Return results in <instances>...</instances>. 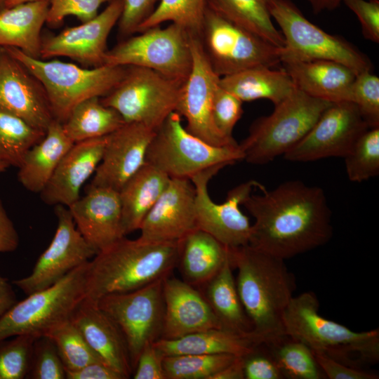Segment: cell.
Listing matches in <instances>:
<instances>
[{
	"label": "cell",
	"instance_id": "ffe728a7",
	"mask_svg": "<svg viewBox=\"0 0 379 379\" xmlns=\"http://www.w3.org/2000/svg\"><path fill=\"white\" fill-rule=\"evenodd\" d=\"M196 229L194 185L189 179L171 178L145 217L138 238L148 242L179 241Z\"/></svg>",
	"mask_w": 379,
	"mask_h": 379
},
{
	"label": "cell",
	"instance_id": "7c38bea8",
	"mask_svg": "<svg viewBox=\"0 0 379 379\" xmlns=\"http://www.w3.org/2000/svg\"><path fill=\"white\" fill-rule=\"evenodd\" d=\"M140 33L108 50L104 65L147 68L183 84L192 67L190 34L173 23Z\"/></svg>",
	"mask_w": 379,
	"mask_h": 379
},
{
	"label": "cell",
	"instance_id": "cb8c5ba5",
	"mask_svg": "<svg viewBox=\"0 0 379 379\" xmlns=\"http://www.w3.org/2000/svg\"><path fill=\"white\" fill-rule=\"evenodd\" d=\"M106 140L105 136L74 143L40 192L42 200L68 207L79 199L82 185L101 161Z\"/></svg>",
	"mask_w": 379,
	"mask_h": 379
},
{
	"label": "cell",
	"instance_id": "91938a15",
	"mask_svg": "<svg viewBox=\"0 0 379 379\" xmlns=\"http://www.w3.org/2000/svg\"><path fill=\"white\" fill-rule=\"evenodd\" d=\"M10 166L0 158V173L4 172Z\"/></svg>",
	"mask_w": 379,
	"mask_h": 379
},
{
	"label": "cell",
	"instance_id": "8992f818",
	"mask_svg": "<svg viewBox=\"0 0 379 379\" xmlns=\"http://www.w3.org/2000/svg\"><path fill=\"white\" fill-rule=\"evenodd\" d=\"M331 104L296 88L274 105L270 115L253 123L248 136L239 144L244 160L262 165L284 156L306 135Z\"/></svg>",
	"mask_w": 379,
	"mask_h": 379
},
{
	"label": "cell",
	"instance_id": "9c48e42d",
	"mask_svg": "<svg viewBox=\"0 0 379 379\" xmlns=\"http://www.w3.org/2000/svg\"><path fill=\"white\" fill-rule=\"evenodd\" d=\"M285 40L281 60H328L342 63L357 74L372 71L369 58L343 38L310 22L290 0H265Z\"/></svg>",
	"mask_w": 379,
	"mask_h": 379
},
{
	"label": "cell",
	"instance_id": "94428289",
	"mask_svg": "<svg viewBox=\"0 0 379 379\" xmlns=\"http://www.w3.org/2000/svg\"><path fill=\"white\" fill-rule=\"evenodd\" d=\"M4 0H0V9L2 8Z\"/></svg>",
	"mask_w": 379,
	"mask_h": 379
},
{
	"label": "cell",
	"instance_id": "f546056e",
	"mask_svg": "<svg viewBox=\"0 0 379 379\" xmlns=\"http://www.w3.org/2000/svg\"><path fill=\"white\" fill-rule=\"evenodd\" d=\"M258 66L220 78L222 88L242 102L267 99L276 105L297 88L288 72L281 69Z\"/></svg>",
	"mask_w": 379,
	"mask_h": 379
},
{
	"label": "cell",
	"instance_id": "ee69618b",
	"mask_svg": "<svg viewBox=\"0 0 379 379\" xmlns=\"http://www.w3.org/2000/svg\"><path fill=\"white\" fill-rule=\"evenodd\" d=\"M351 102L356 105L369 128L379 127V78L372 71L357 74Z\"/></svg>",
	"mask_w": 379,
	"mask_h": 379
},
{
	"label": "cell",
	"instance_id": "8d00e7d4",
	"mask_svg": "<svg viewBox=\"0 0 379 379\" xmlns=\"http://www.w3.org/2000/svg\"><path fill=\"white\" fill-rule=\"evenodd\" d=\"M150 15L138 27L136 32L171 22L190 35L201 36L208 0H159Z\"/></svg>",
	"mask_w": 379,
	"mask_h": 379
},
{
	"label": "cell",
	"instance_id": "e0dca14e",
	"mask_svg": "<svg viewBox=\"0 0 379 379\" xmlns=\"http://www.w3.org/2000/svg\"><path fill=\"white\" fill-rule=\"evenodd\" d=\"M369 127L352 102L331 103L306 135L284 155L293 162L344 158Z\"/></svg>",
	"mask_w": 379,
	"mask_h": 379
},
{
	"label": "cell",
	"instance_id": "3957f363",
	"mask_svg": "<svg viewBox=\"0 0 379 379\" xmlns=\"http://www.w3.org/2000/svg\"><path fill=\"white\" fill-rule=\"evenodd\" d=\"M180 241L148 242L124 237L89 260L84 298L96 302L105 295L164 279L178 265Z\"/></svg>",
	"mask_w": 379,
	"mask_h": 379
},
{
	"label": "cell",
	"instance_id": "d6986e66",
	"mask_svg": "<svg viewBox=\"0 0 379 379\" xmlns=\"http://www.w3.org/2000/svg\"><path fill=\"white\" fill-rule=\"evenodd\" d=\"M0 109L44 131L55 119L41 83L1 47Z\"/></svg>",
	"mask_w": 379,
	"mask_h": 379
},
{
	"label": "cell",
	"instance_id": "e575fe53",
	"mask_svg": "<svg viewBox=\"0 0 379 379\" xmlns=\"http://www.w3.org/2000/svg\"><path fill=\"white\" fill-rule=\"evenodd\" d=\"M208 5L275 46L285 48L284 38L275 28L265 0H208Z\"/></svg>",
	"mask_w": 379,
	"mask_h": 379
},
{
	"label": "cell",
	"instance_id": "bcb514c9",
	"mask_svg": "<svg viewBox=\"0 0 379 379\" xmlns=\"http://www.w3.org/2000/svg\"><path fill=\"white\" fill-rule=\"evenodd\" d=\"M111 0H50L46 23L55 26L69 15L81 22L98 14L100 7Z\"/></svg>",
	"mask_w": 379,
	"mask_h": 379
},
{
	"label": "cell",
	"instance_id": "836d02e7",
	"mask_svg": "<svg viewBox=\"0 0 379 379\" xmlns=\"http://www.w3.org/2000/svg\"><path fill=\"white\" fill-rule=\"evenodd\" d=\"M124 124L115 109L94 97L78 104L62 124L66 135L75 143L107 136Z\"/></svg>",
	"mask_w": 379,
	"mask_h": 379
},
{
	"label": "cell",
	"instance_id": "83f0119b",
	"mask_svg": "<svg viewBox=\"0 0 379 379\" xmlns=\"http://www.w3.org/2000/svg\"><path fill=\"white\" fill-rule=\"evenodd\" d=\"M73 144L62 123L53 119L44 137L28 150L18 168V178L22 185L30 192L40 193Z\"/></svg>",
	"mask_w": 379,
	"mask_h": 379
},
{
	"label": "cell",
	"instance_id": "4fadbf2b",
	"mask_svg": "<svg viewBox=\"0 0 379 379\" xmlns=\"http://www.w3.org/2000/svg\"><path fill=\"white\" fill-rule=\"evenodd\" d=\"M164 279L131 291L109 294L96 302L121 330L133 372L144 347L161 338L164 314Z\"/></svg>",
	"mask_w": 379,
	"mask_h": 379
},
{
	"label": "cell",
	"instance_id": "d6a6232c",
	"mask_svg": "<svg viewBox=\"0 0 379 379\" xmlns=\"http://www.w3.org/2000/svg\"><path fill=\"white\" fill-rule=\"evenodd\" d=\"M257 344L252 336L239 335L221 328H210L177 339L160 338L153 343L164 357L216 354L244 357Z\"/></svg>",
	"mask_w": 379,
	"mask_h": 379
},
{
	"label": "cell",
	"instance_id": "1f68e13d",
	"mask_svg": "<svg viewBox=\"0 0 379 379\" xmlns=\"http://www.w3.org/2000/svg\"><path fill=\"white\" fill-rule=\"evenodd\" d=\"M232 270L229 257L220 270L201 286V293L222 328L253 337L252 325L241 302Z\"/></svg>",
	"mask_w": 379,
	"mask_h": 379
},
{
	"label": "cell",
	"instance_id": "680465c9",
	"mask_svg": "<svg viewBox=\"0 0 379 379\" xmlns=\"http://www.w3.org/2000/svg\"><path fill=\"white\" fill-rule=\"evenodd\" d=\"M40 1H45V0H4L2 8L11 7V6H13L20 4H24V3Z\"/></svg>",
	"mask_w": 379,
	"mask_h": 379
},
{
	"label": "cell",
	"instance_id": "ac0fdd59",
	"mask_svg": "<svg viewBox=\"0 0 379 379\" xmlns=\"http://www.w3.org/2000/svg\"><path fill=\"white\" fill-rule=\"evenodd\" d=\"M122 11L123 0H111L107 6L91 20L42 39L40 58L67 57L84 66L103 65L108 51V36L119 22Z\"/></svg>",
	"mask_w": 379,
	"mask_h": 379
},
{
	"label": "cell",
	"instance_id": "44dd1931",
	"mask_svg": "<svg viewBox=\"0 0 379 379\" xmlns=\"http://www.w3.org/2000/svg\"><path fill=\"white\" fill-rule=\"evenodd\" d=\"M156 131L138 123H125L107 135L101 161L90 186L119 192L146 162L149 145Z\"/></svg>",
	"mask_w": 379,
	"mask_h": 379
},
{
	"label": "cell",
	"instance_id": "f6af8a7d",
	"mask_svg": "<svg viewBox=\"0 0 379 379\" xmlns=\"http://www.w3.org/2000/svg\"><path fill=\"white\" fill-rule=\"evenodd\" d=\"M243 102L225 90L220 84L215 88L213 105L212 117L219 132L228 139H234L232 131L243 114Z\"/></svg>",
	"mask_w": 379,
	"mask_h": 379
},
{
	"label": "cell",
	"instance_id": "5b68a950",
	"mask_svg": "<svg viewBox=\"0 0 379 379\" xmlns=\"http://www.w3.org/2000/svg\"><path fill=\"white\" fill-rule=\"evenodd\" d=\"M41 83L54 119L62 124L80 102L107 95L122 79L127 66L103 65L84 68L58 60L27 55L15 48H4Z\"/></svg>",
	"mask_w": 379,
	"mask_h": 379
},
{
	"label": "cell",
	"instance_id": "f1b7e54d",
	"mask_svg": "<svg viewBox=\"0 0 379 379\" xmlns=\"http://www.w3.org/2000/svg\"><path fill=\"white\" fill-rule=\"evenodd\" d=\"M171 178L147 162L122 186L119 192L125 236L140 229Z\"/></svg>",
	"mask_w": 379,
	"mask_h": 379
},
{
	"label": "cell",
	"instance_id": "f5cc1de1",
	"mask_svg": "<svg viewBox=\"0 0 379 379\" xmlns=\"http://www.w3.org/2000/svg\"><path fill=\"white\" fill-rule=\"evenodd\" d=\"M66 379H126V378L105 362L96 361L75 371H66Z\"/></svg>",
	"mask_w": 379,
	"mask_h": 379
},
{
	"label": "cell",
	"instance_id": "db71d44e",
	"mask_svg": "<svg viewBox=\"0 0 379 379\" xmlns=\"http://www.w3.org/2000/svg\"><path fill=\"white\" fill-rule=\"evenodd\" d=\"M18 245V234L0 199V253L14 251Z\"/></svg>",
	"mask_w": 379,
	"mask_h": 379
},
{
	"label": "cell",
	"instance_id": "52a82bcc",
	"mask_svg": "<svg viewBox=\"0 0 379 379\" xmlns=\"http://www.w3.org/2000/svg\"><path fill=\"white\" fill-rule=\"evenodd\" d=\"M244 160L237 145L215 146L188 132L181 116L172 112L156 131L146 154V162L171 178L190 180L213 168H224Z\"/></svg>",
	"mask_w": 379,
	"mask_h": 379
},
{
	"label": "cell",
	"instance_id": "681fc988",
	"mask_svg": "<svg viewBox=\"0 0 379 379\" xmlns=\"http://www.w3.org/2000/svg\"><path fill=\"white\" fill-rule=\"evenodd\" d=\"M159 0H123V11L119 20L121 34L136 32L139 25L153 12Z\"/></svg>",
	"mask_w": 379,
	"mask_h": 379
},
{
	"label": "cell",
	"instance_id": "2e32d148",
	"mask_svg": "<svg viewBox=\"0 0 379 379\" xmlns=\"http://www.w3.org/2000/svg\"><path fill=\"white\" fill-rule=\"evenodd\" d=\"M55 213L58 224L50 244L32 272L13 281L27 295L53 286L97 253L77 230L67 206L57 205Z\"/></svg>",
	"mask_w": 379,
	"mask_h": 379
},
{
	"label": "cell",
	"instance_id": "4316f807",
	"mask_svg": "<svg viewBox=\"0 0 379 379\" xmlns=\"http://www.w3.org/2000/svg\"><path fill=\"white\" fill-rule=\"evenodd\" d=\"M50 0L28 2L0 9V47L15 48L40 58L41 32Z\"/></svg>",
	"mask_w": 379,
	"mask_h": 379
},
{
	"label": "cell",
	"instance_id": "7bdbcfd3",
	"mask_svg": "<svg viewBox=\"0 0 379 379\" xmlns=\"http://www.w3.org/2000/svg\"><path fill=\"white\" fill-rule=\"evenodd\" d=\"M29 379H66V370L53 340L46 335L35 340Z\"/></svg>",
	"mask_w": 379,
	"mask_h": 379
},
{
	"label": "cell",
	"instance_id": "60d3db41",
	"mask_svg": "<svg viewBox=\"0 0 379 379\" xmlns=\"http://www.w3.org/2000/svg\"><path fill=\"white\" fill-rule=\"evenodd\" d=\"M348 179L361 182L379 173V127L369 128L344 157Z\"/></svg>",
	"mask_w": 379,
	"mask_h": 379
},
{
	"label": "cell",
	"instance_id": "7402d4cb",
	"mask_svg": "<svg viewBox=\"0 0 379 379\" xmlns=\"http://www.w3.org/2000/svg\"><path fill=\"white\" fill-rule=\"evenodd\" d=\"M67 208L77 230L97 253L125 237L117 191L89 185L86 195Z\"/></svg>",
	"mask_w": 379,
	"mask_h": 379
},
{
	"label": "cell",
	"instance_id": "6da1fadb",
	"mask_svg": "<svg viewBox=\"0 0 379 379\" xmlns=\"http://www.w3.org/2000/svg\"><path fill=\"white\" fill-rule=\"evenodd\" d=\"M262 193L251 194L242 205L254 218L248 244L283 260L326 244L333 236L331 211L324 191L288 180Z\"/></svg>",
	"mask_w": 379,
	"mask_h": 379
},
{
	"label": "cell",
	"instance_id": "603a6c76",
	"mask_svg": "<svg viewBox=\"0 0 379 379\" xmlns=\"http://www.w3.org/2000/svg\"><path fill=\"white\" fill-rule=\"evenodd\" d=\"M163 295L164 314L160 338L177 339L221 328L202 293L185 281L166 277L163 282Z\"/></svg>",
	"mask_w": 379,
	"mask_h": 379
},
{
	"label": "cell",
	"instance_id": "7dc6e473",
	"mask_svg": "<svg viewBox=\"0 0 379 379\" xmlns=\"http://www.w3.org/2000/svg\"><path fill=\"white\" fill-rule=\"evenodd\" d=\"M242 358L244 379H284L265 343L255 345L252 350Z\"/></svg>",
	"mask_w": 379,
	"mask_h": 379
},
{
	"label": "cell",
	"instance_id": "277c9868",
	"mask_svg": "<svg viewBox=\"0 0 379 379\" xmlns=\"http://www.w3.org/2000/svg\"><path fill=\"white\" fill-rule=\"evenodd\" d=\"M316 294L307 291L293 296L283 323L286 335L347 366L365 369L379 361L378 328L357 332L323 317Z\"/></svg>",
	"mask_w": 379,
	"mask_h": 379
},
{
	"label": "cell",
	"instance_id": "b9f144b4",
	"mask_svg": "<svg viewBox=\"0 0 379 379\" xmlns=\"http://www.w3.org/2000/svg\"><path fill=\"white\" fill-rule=\"evenodd\" d=\"M36 338L33 335H20L9 340H0V379L27 378Z\"/></svg>",
	"mask_w": 379,
	"mask_h": 379
},
{
	"label": "cell",
	"instance_id": "11a10c76",
	"mask_svg": "<svg viewBox=\"0 0 379 379\" xmlns=\"http://www.w3.org/2000/svg\"><path fill=\"white\" fill-rule=\"evenodd\" d=\"M17 302L11 285L0 275V319Z\"/></svg>",
	"mask_w": 379,
	"mask_h": 379
},
{
	"label": "cell",
	"instance_id": "8fae6325",
	"mask_svg": "<svg viewBox=\"0 0 379 379\" xmlns=\"http://www.w3.org/2000/svg\"><path fill=\"white\" fill-rule=\"evenodd\" d=\"M182 85L154 70L127 66L122 79L100 100L125 123L141 124L156 131L175 112Z\"/></svg>",
	"mask_w": 379,
	"mask_h": 379
},
{
	"label": "cell",
	"instance_id": "7a4b0ae2",
	"mask_svg": "<svg viewBox=\"0 0 379 379\" xmlns=\"http://www.w3.org/2000/svg\"><path fill=\"white\" fill-rule=\"evenodd\" d=\"M230 259L254 340L268 343L284 336L283 315L295 289L284 260L249 244L230 248Z\"/></svg>",
	"mask_w": 379,
	"mask_h": 379
},
{
	"label": "cell",
	"instance_id": "4dcf8cb0",
	"mask_svg": "<svg viewBox=\"0 0 379 379\" xmlns=\"http://www.w3.org/2000/svg\"><path fill=\"white\" fill-rule=\"evenodd\" d=\"M229 257L230 247L198 228L180 241L178 264L184 281L194 287L208 281Z\"/></svg>",
	"mask_w": 379,
	"mask_h": 379
},
{
	"label": "cell",
	"instance_id": "d590c367",
	"mask_svg": "<svg viewBox=\"0 0 379 379\" xmlns=\"http://www.w3.org/2000/svg\"><path fill=\"white\" fill-rule=\"evenodd\" d=\"M265 344L284 378H326L313 352L304 343L285 335L277 340Z\"/></svg>",
	"mask_w": 379,
	"mask_h": 379
},
{
	"label": "cell",
	"instance_id": "d4e9b609",
	"mask_svg": "<svg viewBox=\"0 0 379 379\" xmlns=\"http://www.w3.org/2000/svg\"><path fill=\"white\" fill-rule=\"evenodd\" d=\"M70 320L105 364L126 378L131 375L133 368L124 337L118 326L97 302L84 298Z\"/></svg>",
	"mask_w": 379,
	"mask_h": 379
},
{
	"label": "cell",
	"instance_id": "9a60e30c",
	"mask_svg": "<svg viewBox=\"0 0 379 379\" xmlns=\"http://www.w3.org/2000/svg\"><path fill=\"white\" fill-rule=\"evenodd\" d=\"M192 67L182 84L175 112L187 121L186 130L215 146L237 145L234 139L223 136L212 117V105L219 77L213 69L199 37L190 34Z\"/></svg>",
	"mask_w": 379,
	"mask_h": 379
},
{
	"label": "cell",
	"instance_id": "30bf717a",
	"mask_svg": "<svg viewBox=\"0 0 379 379\" xmlns=\"http://www.w3.org/2000/svg\"><path fill=\"white\" fill-rule=\"evenodd\" d=\"M200 40L213 69L220 77L250 67L281 65L284 48L234 23L208 5Z\"/></svg>",
	"mask_w": 379,
	"mask_h": 379
},
{
	"label": "cell",
	"instance_id": "c3c4849f",
	"mask_svg": "<svg viewBox=\"0 0 379 379\" xmlns=\"http://www.w3.org/2000/svg\"><path fill=\"white\" fill-rule=\"evenodd\" d=\"M357 16L366 39L379 42V1L342 0Z\"/></svg>",
	"mask_w": 379,
	"mask_h": 379
},
{
	"label": "cell",
	"instance_id": "816d5d0a",
	"mask_svg": "<svg viewBox=\"0 0 379 379\" xmlns=\"http://www.w3.org/2000/svg\"><path fill=\"white\" fill-rule=\"evenodd\" d=\"M313 354L326 378L378 379L379 378L376 373L347 366L321 352H313Z\"/></svg>",
	"mask_w": 379,
	"mask_h": 379
},
{
	"label": "cell",
	"instance_id": "6f0895ef",
	"mask_svg": "<svg viewBox=\"0 0 379 379\" xmlns=\"http://www.w3.org/2000/svg\"><path fill=\"white\" fill-rule=\"evenodd\" d=\"M316 14L324 11H332L338 8L342 0H307Z\"/></svg>",
	"mask_w": 379,
	"mask_h": 379
},
{
	"label": "cell",
	"instance_id": "ba28073f",
	"mask_svg": "<svg viewBox=\"0 0 379 379\" xmlns=\"http://www.w3.org/2000/svg\"><path fill=\"white\" fill-rule=\"evenodd\" d=\"M88 262L53 286L17 302L0 319V340L20 335H45L69 320L85 297Z\"/></svg>",
	"mask_w": 379,
	"mask_h": 379
},
{
	"label": "cell",
	"instance_id": "f907efd6",
	"mask_svg": "<svg viewBox=\"0 0 379 379\" xmlns=\"http://www.w3.org/2000/svg\"><path fill=\"white\" fill-rule=\"evenodd\" d=\"M164 356L152 343L142 350L133 370L134 379H166Z\"/></svg>",
	"mask_w": 379,
	"mask_h": 379
},
{
	"label": "cell",
	"instance_id": "5bb4252c",
	"mask_svg": "<svg viewBox=\"0 0 379 379\" xmlns=\"http://www.w3.org/2000/svg\"><path fill=\"white\" fill-rule=\"evenodd\" d=\"M220 169L213 168L190 179L195 190L197 227L230 248L247 245L251 225L239 206L260 183L253 180L241 183L228 192L223 203L216 204L210 197L208 183Z\"/></svg>",
	"mask_w": 379,
	"mask_h": 379
},
{
	"label": "cell",
	"instance_id": "484cf974",
	"mask_svg": "<svg viewBox=\"0 0 379 379\" xmlns=\"http://www.w3.org/2000/svg\"><path fill=\"white\" fill-rule=\"evenodd\" d=\"M281 65L305 94L331 103L351 102L357 74L349 67L328 60L283 59Z\"/></svg>",
	"mask_w": 379,
	"mask_h": 379
},
{
	"label": "cell",
	"instance_id": "f35d334b",
	"mask_svg": "<svg viewBox=\"0 0 379 379\" xmlns=\"http://www.w3.org/2000/svg\"><path fill=\"white\" fill-rule=\"evenodd\" d=\"M237 356L230 354H180L164 357L166 379H212Z\"/></svg>",
	"mask_w": 379,
	"mask_h": 379
},
{
	"label": "cell",
	"instance_id": "74e56055",
	"mask_svg": "<svg viewBox=\"0 0 379 379\" xmlns=\"http://www.w3.org/2000/svg\"><path fill=\"white\" fill-rule=\"evenodd\" d=\"M46 131L0 109V158L19 168L28 150L39 142Z\"/></svg>",
	"mask_w": 379,
	"mask_h": 379
},
{
	"label": "cell",
	"instance_id": "9f6ffc18",
	"mask_svg": "<svg viewBox=\"0 0 379 379\" xmlns=\"http://www.w3.org/2000/svg\"><path fill=\"white\" fill-rule=\"evenodd\" d=\"M212 379H244L242 357H237L230 364L217 373Z\"/></svg>",
	"mask_w": 379,
	"mask_h": 379
},
{
	"label": "cell",
	"instance_id": "ab89813d",
	"mask_svg": "<svg viewBox=\"0 0 379 379\" xmlns=\"http://www.w3.org/2000/svg\"><path fill=\"white\" fill-rule=\"evenodd\" d=\"M45 335L54 343L66 371L79 369L93 362H104L70 319L56 326Z\"/></svg>",
	"mask_w": 379,
	"mask_h": 379
}]
</instances>
